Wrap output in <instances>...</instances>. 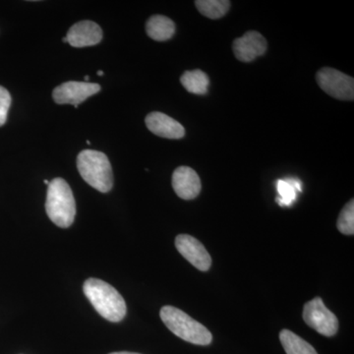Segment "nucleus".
I'll return each instance as SVG.
<instances>
[{"instance_id": "nucleus-8", "label": "nucleus", "mask_w": 354, "mask_h": 354, "mask_svg": "<svg viewBox=\"0 0 354 354\" xmlns=\"http://www.w3.org/2000/svg\"><path fill=\"white\" fill-rule=\"evenodd\" d=\"M176 247L178 252L200 271L206 272L211 268V256L201 242L195 237L188 234L177 235Z\"/></svg>"}, {"instance_id": "nucleus-11", "label": "nucleus", "mask_w": 354, "mask_h": 354, "mask_svg": "<svg viewBox=\"0 0 354 354\" xmlns=\"http://www.w3.org/2000/svg\"><path fill=\"white\" fill-rule=\"evenodd\" d=\"M67 41L73 48H85L101 43L102 28L93 21H81L70 28Z\"/></svg>"}, {"instance_id": "nucleus-25", "label": "nucleus", "mask_w": 354, "mask_h": 354, "mask_svg": "<svg viewBox=\"0 0 354 354\" xmlns=\"http://www.w3.org/2000/svg\"><path fill=\"white\" fill-rule=\"evenodd\" d=\"M87 144H88V145H91V142H90V141H88H88H87Z\"/></svg>"}, {"instance_id": "nucleus-4", "label": "nucleus", "mask_w": 354, "mask_h": 354, "mask_svg": "<svg viewBox=\"0 0 354 354\" xmlns=\"http://www.w3.org/2000/svg\"><path fill=\"white\" fill-rule=\"evenodd\" d=\"M160 315L167 329L183 341L197 346H208L213 341L211 332L183 310L164 306L160 309Z\"/></svg>"}, {"instance_id": "nucleus-12", "label": "nucleus", "mask_w": 354, "mask_h": 354, "mask_svg": "<svg viewBox=\"0 0 354 354\" xmlns=\"http://www.w3.org/2000/svg\"><path fill=\"white\" fill-rule=\"evenodd\" d=\"M145 122L151 132L162 138L181 139L185 135L183 125L167 114L153 111L146 116Z\"/></svg>"}, {"instance_id": "nucleus-16", "label": "nucleus", "mask_w": 354, "mask_h": 354, "mask_svg": "<svg viewBox=\"0 0 354 354\" xmlns=\"http://www.w3.org/2000/svg\"><path fill=\"white\" fill-rule=\"evenodd\" d=\"M279 339L286 354H318L311 344L290 330H281Z\"/></svg>"}, {"instance_id": "nucleus-14", "label": "nucleus", "mask_w": 354, "mask_h": 354, "mask_svg": "<svg viewBox=\"0 0 354 354\" xmlns=\"http://www.w3.org/2000/svg\"><path fill=\"white\" fill-rule=\"evenodd\" d=\"M180 82L185 90L191 94L205 95L208 93L209 79L202 70H191L184 72Z\"/></svg>"}, {"instance_id": "nucleus-19", "label": "nucleus", "mask_w": 354, "mask_h": 354, "mask_svg": "<svg viewBox=\"0 0 354 354\" xmlns=\"http://www.w3.org/2000/svg\"><path fill=\"white\" fill-rule=\"evenodd\" d=\"M11 95L6 88L0 86V127L6 124L11 106Z\"/></svg>"}, {"instance_id": "nucleus-10", "label": "nucleus", "mask_w": 354, "mask_h": 354, "mask_svg": "<svg viewBox=\"0 0 354 354\" xmlns=\"http://www.w3.org/2000/svg\"><path fill=\"white\" fill-rule=\"evenodd\" d=\"M172 187L177 196L181 199L192 200L201 192V180L194 169L188 167H179L172 174Z\"/></svg>"}, {"instance_id": "nucleus-17", "label": "nucleus", "mask_w": 354, "mask_h": 354, "mask_svg": "<svg viewBox=\"0 0 354 354\" xmlns=\"http://www.w3.org/2000/svg\"><path fill=\"white\" fill-rule=\"evenodd\" d=\"M198 11L209 19H220L230 10L228 0H197L195 1Z\"/></svg>"}, {"instance_id": "nucleus-21", "label": "nucleus", "mask_w": 354, "mask_h": 354, "mask_svg": "<svg viewBox=\"0 0 354 354\" xmlns=\"http://www.w3.org/2000/svg\"><path fill=\"white\" fill-rule=\"evenodd\" d=\"M84 82H88V80H90V77L88 76H85V78H84Z\"/></svg>"}, {"instance_id": "nucleus-20", "label": "nucleus", "mask_w": 354, "mask_h": 354, "mask_svg": "<svg viewBox=\"0 0 354 354\" xmlns=\"http://www.w3.org/2000/svg\"><path fill=\"white\" fill-rule=\"evenodd\" d=\"M109 354H140V353H127V351H120V353H113Z\"/></svg>"}, {"instance_id": "nucleus-3", "label": "nucleus", "mask_w": 354, "mask_h": 354, "mask_svg": "<svg viewBox=\"0 0 354 354\" xmlns=\"http://www.w3.org/2000/svg\"><path fill=\"white\" fill-rule=\"evenodd\" d=\"M77 169L84 180L100 192L108 193L113 188V167L104 153L82 151L77 157Z\"/></svg>"}, {"instance_id": "nucleus-13", "label": "nucleus", "mask_w": 354, "mask_h": 354, "mask_svg": "<svg viewBox=\"0 0 354 354\" xmlns=\"http://www.w3.org/2000/svg\"><path fill=\"white\" fill-rule=\"evenodd\" d=\"M146 32L151 39L165 41L171 39L176 32L174 21L162 15H153L146 23Z\"/></svg>"}, {"instance_id": "nucleus-7", "label": "nucleus", "mask_w": 354, "mask_h": 354, "mask_svg": "<svg viewBox=\"0 0 354 354\" xmlns=\"http://www.w3.org/2000/svg\"><path fill=\"white\" fill-rule=\"evenodd\" d=\"M101 91V86L95 83L69 81L53 90V101L58 104H73L75 109L88 97Z\"/></svg>"}, {"instance_id": "nucleus-2", "label": "nucleus", "mask_w": 354, "mask_h": 354, "mask_svg": "<svg viewBox=\"0 0 354 354\" xmlns=\"http://www.w3.org/2000/svg\"><path fill=\"white\" fill-rule=\"evenodd\" d=\"M46 211L57 227H69L75 220L76 203L69 184L57 177L48 184Z\"/></svg>"}, {"instance_id": "nucleus-9", "label": "nucleus", "mask_w": 354, "mask_h": 354, "mask_svg": "<svg viewBox=\"0 0 354 354\" xmlns=\"http://www.w3.org/2000/svg\"><path fill=\"white\" fill-rule=\"evenodd\" d=\"M267 41L259 32L249 31L232 44L235 57L242 62H251L264 55L267 50Z\"/></svg>"}, {"instance_id": "nucleus-22", "label": "nucleus", "mask_w": 354, "mask_h": 354, "mask_svg": "<svg viewBox=\"0 0 354 354\" xmlns=\"http://www.w3.org/2000/svg\"><path fill=\"white\" fill-rule=\"evenodd\" d=\"M97 75H100V76L104 75V72H102V71L97 72Z\"/></svg>"}, {"instance_id": "nucleus-6", "label": "nucleus", "mask_w": 354, "mask_h": 354, "mask_svg": "<svg viewBox=\"0 0 354 354\" xmlns=\"http://www.w3.org/2000/svg\"><path fill=\"white\" fill-rule=\"evenodd\" d=\"M304 319L310 328L325 337H333L339 330L337 317L326 307L321 297L306 302L304 308Z\"/></svg>"}, {"instance_id": "nucleus-23", "label": "nucleus", "mask_w": 354, "mask_h": 354, "mask_svg": "<svg viewBox=\"0 0 354 354\" xmlns=\"http://www.w3.org/2000/svg\"><path fill=\"white\" fill-rule=\"evenodd\" d=\"M62 41H64V43H67V44H68V41H67L66 37H65V38L62 39Z\"/></svg>"}, {"instance_id": "nucleus-5", "label": "nucleus", "mask_w": 354, "mask_h": 354, "mask_svg": "<svg viewBox=\"0 0 354 354\" xmlns=\"http://www.w3.org/2000/svg\"><path fill=\"white\" fill-rule=\"evenodd\" d=\"M317 83L326 94L341 101H353L354 80L353 77L339 70L324 67L316 75Z\"/></svg>"}, {"instance_id": "nucleus-24", "label": "nucleus", "mask_w": 354, "mask_h": 354, "mask_svg": "<svg viewBox=\"0 0 354 354\" xmlns=\"http://www.w3.org/2000/svg\"><path fill=\"white\" fill-rule=\"evenodd\" d=\"M44 184H48H48H50V181L46 180H46L44 181Z\"/></svg>"}, {"instance_id": "nucleus-1", "label": "nucleus", "mask_w": 354, "mask_h": 354, "mask_svg": "<svg viewBox=\"0 0 354 354\" xmlns=\"http://www.w3.org/2000/svg\"><path fill=\"white\" fill-rule=\"evenodd\" d=\"M83 291L102 318L113 323L120 322L124 319L127 312V304L113 286L102 279L91 278L84 283Z\"/></svg>"}, {"instance_id": "nucleus-15", "label": "nucleus", "mask_w": 354, "mask_h": 354, "mask_svg": "<svg viewBox=\"0 0 354 354\" xmlns=\"http://www.w3.org/2000/svg\"><path fill=\"white\" fill-rule=\"evenodd\" d=\"M279 196L277 203L281 207H288L297 200V194L302 191V183L297 178L279 179L277 181Z\"/></svg>"}, {"instance_id": "nucleus-18", "label": "nucleus", "mask_w": 354, "mask_h": 354, "mask_svg": "<svg viewBox=\"0 0 354 354\" xmlns=\"http://www.w3.org/2000/svg\"><path fill=\"white\" fill-rule=\"evenodd\" d=\"M337 230L342 234H354V202L351 200L342 209L337 218Z\"/></svg>"}]
</instances>
